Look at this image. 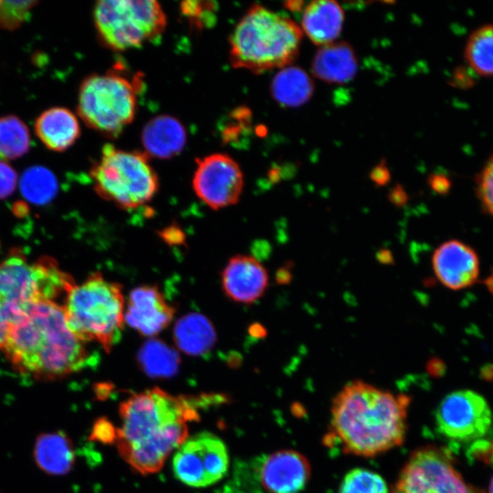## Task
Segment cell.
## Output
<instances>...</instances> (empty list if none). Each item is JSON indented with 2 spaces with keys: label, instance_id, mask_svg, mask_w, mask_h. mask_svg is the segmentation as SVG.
<instances>
[{
  "label": "cell",
  "instance_id": "obj_1",
  "mask_svg": "<svg viewBox=\"0 0 493 493\" xmlns=\"http://www.w3.org/2000/svg\"><path fill=\"white\" fill-rule=\"evenodd\" d=\"M194 402L157 387L131 395L119 410L115 439L120 455L142 475L160 470L187 438V423L197 419Z\"/></svg>",
  "mask_w": 493,
  "mask_h": 493
},
{
  "label": "cell",
  "instance_id": "obj_2",
  "mask_svg": "<svg viewBox=\"0 0 493 493\" xmlns=\"http://www.w3.org/2000/svg\"><path fill=\"white\" fill-rule=\"evenodd\" d=\"M3 351L16 370L41 380L77 372L89 359L85 342L68 328L62 306L51 301L18 306Z\"/></svg>",
  "mask_w": 493,
  "mask_h": 493
},
{
  "label": "cell",
  "instance_id": "obj_3",
  "mask_svg": "<svg viewBox=\"0 0 493 493\" xmlns=\"http://www.w3.org/2000/svg\"><path fill=\"white\" fill-rule=\"evenodd\" d=\"M410 397L393 394L360 380L333 398L329 436L345 453L374 456L403 444Z\"/></svg>",
  "mask_w": 493,
  "mask_h": 493
},
{
  "label": "cell",
  "instance_id": "obj_4",
  "mask_svg": "<svg viewBox=\"0 0 493 493\" xmlns=\"http://www.w3.org/2000/svg\"><path fill=\"white\" fill-rule=\"evenodd\" d=\"M302 31L290 18L254 5L230 36L229 58L234 68L254 73L283 68L297 58Z\"/></svg>",
  "mask_w": 493,
  "mask_h": 493
},
{
  "label": "cell",
  "instance_id": "obj_5",
  "mask_svg": "<svg viewBox=\"0 0 493 493\" xmlns=\"http://www.w3.org/2000/svg\"><path fill=\"white\" fill-rule=\"evenodd\" d=\"M62 308L68 328L82 341H96L110 351L119 341L125 322L121 285L93 273L69 288Z\"/></svg>",
  "mask_w": 493,
  "mask_h": 493
},
{
  "label": "cell",
  "instance_id": "obj_6",
  "mask_svg": "<svg viewBox=\"0 0 493 493\" xmlns=\"http://www.w3.org/2000/svg\"><path fill=\"white\" fill-rule=\"evenodd\" d=\"M95 191L122 209L149 203L159 188L158 176L145 152L106 144L90 171Z\"/></svg>",
  "mask_w": 493,
  "mask_h": 493
},
{
  "label": "cell",
  "instance_id": "obj_7",
  "mask_svg": "<svg viewBox=\"0 0 493 493\" xmlns=\"http://www.w3.org/2000/svg\"><path fill=\"white\" fill-rule=\"evenodd\" d=\"M137 86L117 72L92 74L80 84L77 112L91 129L117 137L134 119Z\"/></svg>",
  "mask_w": 493,
  "mask_h": 493
},
{
  "label": "cell",
  "instance_id": "obj_8",
  "mask_svg": "<svg viewBox=\"0 0 493 493\" xmlns=\"http://www.w3.org/2000/svg\"><path fill=\"white\" fill-rule=\"evenodd\" d=\"M93 18L101 42L114 51L140 47L166 26L163 7L152 0H101L94 6Z\"/></svg>",
  "mask_w": 493,
  "mask_h": 493
},
{
  "label": "cell",
  "instance_id": "obj_9",
  "mask_svg": "<svg viewBox=\"0 0 493 493\" xmlns=\"http://www.w3.org/2000/svg\"><path fill=\"white\" fill-rule=\"evenodd\" d=\"M49 257L30 264L21 255H11L0 263V303L24 305L51 301L74 285Z\"/></svg>",
  "mask_w": 493,
  "mask_h": 493
},
{
  "label": "cell",
  "instance_id": "obj_10",
  "mask_svg": "<svg viewBox=\"0 0 493 493\" xmlns=\"http://www.w3.org/2000/svg\"><path fill=\"white\" fill-rule=\"evenodd\" d=\"M395 490L399 493H480L455 469L446 449L427 446L416 449L404 466Z\"/></svg>",
  "mask_w": 493,
  "mask_h": 493
},
{
  "label": "cell",
  "instance_id": "obj_11",
  "mask_svg": "<svg viewBox=\"0 0 493 493\" xmlns=\"http://www.w3.org/2000/svg\"><path fill=\"white\" fill-rule=\"evenodd\" d=\"M225 443L209 432L196 434L177 448L173 470L177 479L191 487H206L220 480L228 468Z\"/></svg>",
  "mask_w": 493,
  "mask_h": 493
},
{
  "label": "cell",
  "instance_id": "obj_12",
  "mask_svg": "<svg viewBox=\"0 0 493 493\" xmlns=\"http://www.w3.org/2000/svg\"><path fill=\"white\" fill-rule=\"evenodd\" d=\"M435 419L438 431L446 437L470 442L489 431L492 413L482 395L471 390H458L441 400Z\"/></svg>",
  "mask_w": 493,
  "mask_h": 493
},
{
  "label": "cell",
  "instance_id": "obj_13",
  "mask_svg": "<svg viewBox=\"0 0 493 493\" xmlns=\"http://www.w3.org/2000/svg\"><path fill=\"white\" fill-rule=\"evenodd\" d=\"M193 188L210 208L218 210L236 205L244 186L237 163L224 153H213L196 160Z\"/></svg>",
  "mask_w": 493,
  "mask_h": 493
},
{
  "label": "cell",
  "instance_id": "obj_14",
  "mask_svg": "<svg viewBox=\"0 0 493 493\" xmlns=\"http://www.w3.org/2000/svg\"><path fill=\"white\" fill-rule=\"evenodd\" d=\"M432 267L438 280L453 290L474 285L480 271L476 250L457 239L445 241L435 248L432 256Z\"/></svg>",
  "mask_w": 493,
  "mask_h": 493
},
{
  "label": "cell",
  "instance_id": "obj_15",
  "mask_svg": "<svg viewBox=\"0 0 493 493\" xmlns=\"http://www.w3.org/2000/svg\"><path fill=\"white\" fill-rule=\"evenodd\" d=\"M175 309L153 285L133 288L125 307V322L141 335L155 336L168 327Z\"/></svg>",
  "mask_w": 493,
  "mask_h": 493
},
{
  "label": "cell",
  "instance_id": "obj_16",
  "mask_svg": "<svg viewBox=\"0 0 493 493\" xmlns=\"http://www.w3.org/2000/svg\"><path fill=\"white\" fill-rule=\"evenodd\" d=\"M310 471V465L302 454L285 449L265 458L259 477L269 493H299L306 487Z\"/></svg>",
  "mask_w": 493,
  "mask_h": 493
},
{
  "label": "cell",
  "instance_id": "obj_17",
  "mask_svg": "<svg viewBox=\"0 0 493 493\" xmlns=\"http://www.w3.org/2000/svg\"><path fill=\"white\" fill-rule=\"evenodd\" d=\"M222 288L232 300L251 304L262 297L268 285L264 266L254 257H231L222 272Z\"/></svg>",
  "mask_w": 493,
  "mask_h": 493
},
{
  "label": "cell",
  "instance_id": "obj_18",
  "mask_svg": "<svg viewBox=\"0 0 493 493\" xmlns=\"http://www.w3.org/2000/svg\"><path fill=\"white\" fill-rule=\"evenodd\" d=\"M35 131L41 142L54 152L66 151L80 135L77 117L63 107H53L43 111L36 120Z\"/></svg>",
  "mask_w": 493,
  "mask_h": 493
},
{
  "label": "cell",
  "instance_id": "obj_19",
  "mask_svg": "<svg viewBox=\"0 0 493 493\" xmlns=\"http://www.w3.org/2000/svg\"><path fill=\"white\" fill-rule=\"evenodd\" d=\"M343 20V10L337 2L319 0L305 7L301 26L307 37L322 47L333 43L338 37Z\"/></svg>",
  "mask_w": 493,
  "mask_h": 493
},
{
  "label": "cell",
  "instance_id": "obj_20",
  "mask_svg": "<svg viewBox=\"0 0 493 493\" xmlns=\"http://www.w3.org/2000/svg\"><path fill=\"white\" fill-rule=\"evenodd\" d=\"M142 142L147 155L168 159L183 151L186 132L177 119L171 116H158L145 125Z\"/></svg>",
  "mask_w": 493,
  "mask_h": 493
},
{
  "label": "cell",
  "instance_id": "obj_21",
  "mask_svg": "<svg viewBox=\"0 0 493 493\" xmlns=\"http://www.w3.org/2000/svg\"><path fill=\"white\" fill-rule=\"evenodd\" d=\"M316 78L330 83L350 81L357 72V59L352 47L346 42L322 46L312 61Z\"/></svg>",
  "mask_w": 493,
  "mask_h": 493
},
{
  "label": "cell",
  "instance_id": "obj_22",
  "mask_svg": "<svg viewBox=\"0 0 493 493\" xmlns=\"http://www.w3.org/2000/svg\"><path fill=\"white\" fill-rule=\"evenodd\" d=\"M34 456L37 467L48 475H65L73 467L75 453L69 437L63 432L40 435Z\"/></svg>",
  "mask_w": 493,
  "mask_h": 493
},
{
  "label": "cell",
  "instance_id": "obj_23",
  "mask_svg": "<svg viewBox=\"0 0 493 493\" xmlns=\"http://www.w3.org/2000/svg\"><path fill=\"white\" fill-rule=\"evenodd\" d=\"M314 86L309 76L297 67L282 68L273 79L271 94L281 105L298 107L307 102L313 94Z\"/></svg>",
  "mask_w": 493,
  "mask_h": 493
},
{
  "label": "cell",
  "instance_id": "obj_24",
  "mask_svg": "<svg viewBox=\"0 0 493 493\" xmlns=\"http://www.w3.org/2000/svg\"><path fill=\"white\" fill-rule=\"evenodd\" d=\"M215 338L212 325L199 314H190L182 318L174 329L176 344L182 351L192 355H199L208 351Z\"/></svg>",
  "mask_w": 493,
  "mask_h": 493
},
{
  "label": "cell",
  "instance_id": "obj_25",
  "mask_svg": "<svg viewBox=\"0 0 493 493\" xmlns=\"http://www.w3.org/2000/svg\"><path fill=\"white\" fill-rule=\"evenodd\" d=\"M464 55L475 73L493 76V24L483 25L469 35Z\"/></svg>",
  "mask_w": 493,
  "mask_h": 493
},
{
  "label": "cell",
  "instance_id": "obj_26",
  "mask_svg": "<svg viewBox=\"0 0 493 493\" xmlns=\"http://www.w3.org/2000/svg\"><path fill=\"white\" fill-rule=\"evenodd\" d=\"M30 133L26 123L15 115L0 117V158L14 160L30 148Z\"/></svg>",
  "mask_w": 493,
  "mask_h": 493
},
{
  "label": "cell",
  "instance_id": "obj_27",
  "mask_svg": "<svg viewBox=\"0 0 493 493\" xmlns=\"http://www.w3.org/2000/svg\"><path fill=\"white\" fill-rule=\"evenodd\" d=\"M21 192L34 204H46L56 194L58 183L55 175L47 168L34 166L26 169L21 178Z\"/></svg>",
  "mask_w": 493,
  "mask_h": 493
},
{
  "label": "cell",
  "instance_id": "obj_28",
  "mask_svg": "<svg viewBox=\"0 0 493 493\" xmlns=\"http://www.w3.org/2000/svg\"><path fill=\"white\" fill-rule=\"evenodd\" d=\"M139 361L145 372L152 377L172 376L178 367L177 354L164 344L153 341L141 350Z\"/></svg>",
  "mask_w": 493,
  "mask_h": 493
},
{
  "label": "cell",
  "instance_id": "obj_29",
  "mask_svg": "<svg viewBox=\"0 0 493 493\" xmlns=\"http://www.w3.org/2000/svg\"><path fill=\"white\" fill-rule=\"evenodd\" d=\"M338 493H388V488L379 474L354 468L345 475Z\"/></svg>",
  "mask_w": 493,
  "mask_h": 493
},
{
  "label": "cell",
  "instance_id": "obj_30",
  "mask_svg": "<svg viewBox=\"0 0 493 493\" xmlns=\"http://www.w3.org/2000/svg\"><path fill=\"white\" fill-rule=\"evenodd\" d=\"M37 1H1L0 28L15 30L27 20Z\"/></svg>",
  "mask_w": 493,
  "mask_h": 493
},
{
  "label": "cell",
  "instance_id": "obj_31",
  "mask_svg": "<svg viewBox=\"0 0 493 493\" xmlns=\"http://www.w3.org/2000/svg\"><path fill=\"white\" fill-rule=\"evenodd\" d=\"M475 184L482 210L493 216V153L477 175Z\"/></svg>",
  "mask_w": 493,
  "mask_h": 493
},
{
  "label": "cell",
  "instance_id": "obj_32",
  "mask_svg": "<svg viewBox=\"0 0 493 493\" xmlns=\"http://www.w3.org/2000/svg\"><path fill=\"white\" fill-rule=\"evenodd\" d=\"M213 2L186 1L181 4V10L190 22L197 26L211 25L216 6Z\"/></svg>",
  "mask_w": 493,
  "mask_h": 493
},
{
  "label": "cell",
  "instance_id": "obj_33",
  "mask_svg": "<svg viewBox=\"0 0 493 493\" xmlns=\"http://www.w3.org/2000/svg\"><path fill=\"white\" fill-rule=\"evenodd\" d=\"M17 174L6 162L0 160V199L9 196L16 189Z\"/></svg>",
  "mask_w": 493,
  "mask_h": 493
},
{
  "label": "cell",
  "instance_id": "obj_34",
  "mask_svg": "<svg viewBox=\"0 0 493 493\" xmlns=\"http://www.w3.org/2000/svg\"><path fill=\"white\" fill-rule=\"evenodd\" d=\"M19 305L0 303V351H4L11 328V322Z\"/></svg>",
  "mask_w": 493,
  "mask_h": 493
},
{
  "label": "cell",
  "instance_id": "obj_35",
  "mask_svg": "<svg viewBox=\"0 0 493 493\" xmlns=\"http://www.w3.org/2000/svg\"><path fill=\"white\" fill-rule=\"evenodd\" d=\"M92 438L101 442H110L116 438V431L110 424L101 419L94 425Z\"/></svg>",
  "mask_w": 493,
  "mask_h": 493
},
{
  "label": "cell",
  "instance_id": "obj_36",
  "mask_svg": "<svg viewBox=\"0 0 493 493\" xmlns=\"http://www.w3.org/2000/svg\"><path fill=\"white\" fill-rule=\"evenodd\" d=\"M370 177L372 181L379 186H383L389 182L390 173L385 164V161H382L372 169Z\"/></svg>",
  "mask_w": 493,
  "mask_h": 493
},
{
  "label": "cell",
  "instance_id": "obj_37",
  "mask_svg": "<svg viewBox=\"0 0 493 493\" xmlns=\"http://www.w3.org/2000/svg\"><path fill=\"white\" fill-rule=\"evenodd\" d=\"M429 184L431 188L438 194H446L450 187V183L446 177L437 174L430 176Z\"/></svg>",
  "mask_w": 493,
  "mask_h": 493
},
{
  "label": "cell",
  "instance_id": "obj_38",
  "mask_svg": "<svg viewBox=\"0 0 493 493\" xmlns=\"http://www.w3.org/2000/svg\"><path fill=\"white\" fill-rule=\"evenodd\" d=\"M389 201L395 206L404 205L408 199L407 194L404 189L396 185L388 194Z\"/></svg>",
  "mask_w": 493,
  "mask_h": 493
},
{
  "label": "cell",
  "instance_id": "obj_39",
  "mask_svg": "<svg viewBox=\"0 0 493 493\" xmlns=\"http://www.w3.org/2000/svg\"><path fill=\"white\" fill-rule=\"evenodd\" d=\"M292 278V274L289 268L284 267L278 270L277 281L280 284H288Z\"/></svg>",
  "mask_w": 493,
  "mask_h": 493
},
{
  "label": "cell",
  "instance_id": "obj_40",
  "mask_svg": "<svg viewBox=\"0 0 493 493\" xmlns=\"http://www.w3.org/2000/svg\"><path fill=\"white\" fill-rule=\"evenodd\" d=\"M377 258L381 263L388 264L393 262V255L392 253L387 249H381L377 253Z\"/></svg>",
  "mask_w": 493,
  "mask_h": 493
},
{
  "label": "cell",
  "instance_id": "obj_41",
  "mask_svg": "<svg viewBox=\"0 0 493 493\" xmlns=\"http://www.w3.org/2000/svg\"><path fill=\"white\" fill-rule=\"evenodd\" d=\"M428 368L431 373L438 374L439 372H441V369L444 368V365L440 362L439 360L432 359L428 363Z\"/></svg>",
  "mask_w": 493,
  "mask_h": 493
},
{
  "label": "cell",
  "instance_id": "obj_42",
  "mask_svg": "<svg viewBox=\"0 0 493 493\" xmlns=\"http://www.w3.org/2000/svg\"><path fill=\"white\" fill-rule=\"evenodd\" d=\"M303 2L299 1H293V2H287L285 5L288 8H289L292 11L299 10Z\"/></svg>",
  "mask_w": 493,
  "mask_h": 493
},
{
  "label": "cell",
  "instance_id": "obj_43",
  "mask_svg": "<svg viewBox=\"0 0 493 493\" xmlns=\"http://www.w3.org/2000/svg\"><path fill=\"white\" fill-rule=\"evenodd\" d=\"M488 493H493V477L490 480L489 486H488Z\"/></svg>",
  "mask_w": 493,
  "mask_h": 493
},
{
  "label": "cell",
  "instance_id": "obj_44",
  "mask_svg": "<svg viewBox=\"0 0 493 493\" xmlns=\"http://www.w3.org/2000/svg\"><path fill=\"white\" fill-rule=\"evenodd\" d=\"M490 465L493 466V442H491V457H490Z\"/></svg>",
  "mask_w": 493,
  "mask_h": 493
},
{
  "label": "cell",
  "instance_id": "obj_45",
  "mask_svg": "<svg viewBox=\"0 0 493 493\" xmlns=\"http://www.w3.org/2000/svg\"><path fill=\"white\" fill-rule=\"evenodd\" d=\"M392 493H399V492H397L396 490H394V491H393Z\"/></svg>",
  "mask_w": 493,
  "mask_h": 493
},
{
  "label": "cell",
  "instance_id": "obj_46",
  "mask_svg": "<svg viewBox=\"0 0 493 493\" xmlns=\"http://www.w3.org/2000/svg\"><path fill=\"white\" fill-rule=\"evenodd\" d=\"M0 3H1V1H0Z\"/></svg>",
  "mask_w": 493,
  "mask_h": 493
}]
</instances>
